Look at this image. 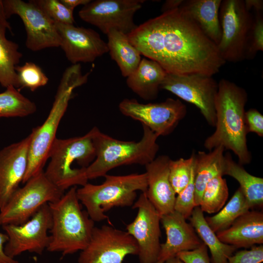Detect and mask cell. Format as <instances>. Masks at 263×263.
Masks as SVG:
<instances>
[{
	"mask_svg": "<svg viewBox=\"0 0 263 263\" xmlns=\"http://www.w3.org/2000/svg\"><path fill=\"white\" fill-rule=\"evenodd\" d=\"M127 36L141 55L168 74L213 76L226 63L216 45L179 8L150 19Z\"/></svg>",
	"mask_w": 263,
	"mask_h": 263,
	"instance_id": "cell-1",
	"label": "cell"
},
{
	"mask_svg": "<svg viewBox=\"0 0 263 263\" xmlns=\"http://www.w3.org/2000/svg\"><path fill=\"white\" fill-rule=\"evenodd\" d=\"M218 83L216 129L206 139L204 147L209 151L223 147L235 153L240 165L249 164L252 156L247 145L244 110L247 94L244 89L227 79H221Z\"/></svg>",
	"mask_w": 263,
	"mask_h": 263,
	"instance_id": "cell-2",
	"label": "cell"
},
{
	"mask_svg": "<svg viewBox=\"0 0 263 263\" xmlns=\"http://www.w3.org/2000/svg\"><path fill=\"white\" fill-rule=\"evenodd\" d=\"M90 75H83L80 64H72L64 71L58 87L55 100L45 121L33 129L29 148L27 170L22 184L43 171L48 159L60 122L73 95L74 90L88 81Z\"/></svg>",
	"mask_w": 263,
	"mask_h": 263,
	"instance_id": "cell-3",
	"label": "cell"
},
{
	"mask_svg": "<svg viewBox=\"0 0 263 263\" xmlns=\"http://www.w3.org/2000/svg\"><path fill=\"white\" fill-rule=\"evenodd\" d=\"M76 189L73 187L58 200L48 203L52 225L48 251L65 256L82 250L90 241L94 222L82 210Z\"/></svg>",
	"mask_w": 263,
	"mask_h": 263,
	"instance_id": "cell-4",
	"label": "cell"
},
{
	"mask_svg": "<svg viewBox=\"0 0 263 263\" xmlns=\"http://www.w3.org/2000/svg\"><path fill=\"white\" fill-rule=\"evenodd\" d=\"M143 135L138 142L119 140L94 127L93 140L95 158L86 169L88 180L104 176L111 169L123 165L146 166L156 157L159 147V136L145 125Z\"/></svg>",
	"mask_w": 263,
	"mask_h": 263,
	"instance_id": "cell-5",
	"label": "cell"
},
{
	"mask_svg": "<svg viewBox=\"0 0 263 263\" xmlns=\"http://www.w3.org/2000/svg\"><path fill=\"white\" fill-rule=\"evenodd\" d=\"M93 130L86 134L66 139L56 138L49 154L44 174L60 190L64 191L88 183L86 169L95 158Z\"/></svg>",
	"mask_w": 263,
	"mask_h": 263,
	"instance_id": "cell-6",
	"label": "cell"
},
{
	"mask_svg": "<svg viewBox=\"0 0 263 263\" xmlns=\"http://www.w3.org/2000/svg\"><path fill=\"white\" fill-rule=\"evenodd\" d=\"M100 185L87 183L76 189L79 201L94 222L109 219L105 212L114 207L132 206L136 191L146 192L147 180L146 173L124 175H105Z\"/></svg>",
	"mask_w": 263,
	"mask_h": 263,
	"instance_id": "cell-7",
	"label": "cell"
},
{
	"mask_svg": "<svg viewBox=\"0 0 263 263\" xmlns=\"http://www.w3.org/2000/svg\"><path fill=\"white\" fill-rule=\"evenodd\" d=\"M64 194L47 179L43 170L30 178L12 194L0 210V225H22L43 205L58 200Z\"/></svg>",
	"mask_w": 263,
	"mask_h": 263,
	"instance_id": "cell-8",
	"label": "cell"
},
{
	"mask_svg": "<svg viewBox=\"0 0 263 263\" xmlns=\"http://www.w3.org/2000/svg\"><path fill=\"white\" fill-rule=\"evenodd\" d=\"M253 17L243 0H222L219 9L221 39L217 47L226 62L245 59Z\"/></svg>",
	"mask_w": 263,
	"mask_h": 263,
	"instance_id": "cell-9",
	"label": "cell"
},
{
	"mask_svg": "<svg viewBox=\"0 0 263 263\" xmlns=\"http://www.w3.org/2000/svg\"><path fill=\"white\" fill-rule=\"evenodd\" d=\"M160 88L170 92L183 100L195 105L207 123L216 124L215 98L218 83L212 76L202 74H167Z\"/></svg>",
	"mask_w": 263,
	"mask_h": 263,
	"instance_id": "cell-10",
	"label": "cell"
},
{
	"mask_svg": "<svg viewBox=\"0 0 263 263\" xmlns=\"http://www.w3.org/2000/svg\"><path fill=\"white\" fill-rule=\"evenodd\" d=\"M135 239L127 231L110 225L94 226L90 241L80 251L78 263H123L128 255H137Z\"/></svg>",
	"mask_w": 263,
	"mask_h": 263,
	"instance_id": "cell-11",
	"label": "cell"
},
{
	"mask_svg": "<svg viewBox=\"0 0 263 263\" xmlns=\"http://www.w3.org/2000/svg\"><path fill=\"white\" fill-rule=\"evenodd\" d=\"M3 2L8 19L16 15L21 19L26 33L25 45L29 50L36 52L59 47L60 38L56 23L34 0H3Z\"/></svg>",
	"mask_w": 263,
	"mask_h": 263,
	"instance_id": "cell-12",
	"label": "cell"
},
{
	"mask_svg": "<svg viewBox=\"0 0 263 263\" xmlns=\"http://www.w3.org/2000/svg\"><path fill=\"white\" fill-rule=\"evenodd\" d=\"M125 116L140 122L160 136L170 134L186 116V105L179 99L168 98L159 103L143 104L135 99L125 98L119 104Z\"/></svg>",
	"mask_w": 263,
	"mask_h": 263,
	"instance_id": "cell-13",
	"label": "cell"
},
{
	"mask_svg": "<svg viewBox=\"0 0 263 263\" xmlns=\"http://www.w3.org/2000/svg\"><path fill=\"white\" fill-rule=\"evenodd\" d=\"M144 0H91L78 12L79 18L107 35L115 30L128 35L138 25L133 17L140 10Z\"/></svg>",
	"mask_w": 263,
	"mask_h": 263,
	"instance_id": "cell-14",
	"label": "cell"
},
{
	"mask_svg": "<svg viewBox=\"0 0 263 263\" xmlns=\"http://www.w3.org/2000/svg\"><path fill=\"white\" fill-rule=\"evenodd\" d=\"M52 225V214L47 203L22 225H2L8 236L4 247L5 253L14 259L25 251L41 255L50 243L48 231Z\"/></svg>",
	"mask_w": 263,
	"mask_h": 263,
	"instance_id": "cell-15",
	"label": "cell"
},
{
	"mask_svg": "<svg viewBox=\"0 0 263 263\" xmlns=\"http://www.w3.org/2000/svg\"><path fill=\"white\" fill-rule=\"evenodd\" d=\"M132 208L137 209V213L126 229L137 243L139 263H156L161 245V216L145 192L141 193Z\"/></svg>",
	"mask_w": 263,
	"mask_h": 263,
	"instance_id": "cell-16",
	"label": "cell"
},
{
	"mask_svg": "<svg viewBox=\"0 0 263 263\" xmlns=\"http://www.w3.org/2000/svg\"><path fill=\"white\" fill-rule=\"evenodd\" d=\"M55 23L60 38L59 47L72 64L93 62L109 52L107 42L93 29Z\"/></svg>",
	"mask_w": 263,
	"mask_h": 263,
	"instance_id": "cell-17",
	"label": "cell"
},
{
	"mask_svg": "<svg viewBox=\"0 0 263 263\" xmlns=\"http://www.w3.org/2000/svg\"><path fill=\"white\" fill-rule=\"evenodd\" d=\"M31 137L30 133L0 150V210L23 181L28 166Z\"/></svg>",
	"mask_w": 263,
	"mask_h": 263,
	"instance_id": "cell-18",
	"label": "cell"
},
{
	"mask_svg": "<svg viewBox=\"0 0 263 263\" xmlns=\"http://www.w3.org/2000/svg\"><path fill=\"white\" fill-rule=\"evenodd\" d=\"M186 220L175 210L161 216L166 240L161 244L156 263H165L178 253L195 249L203 243L194 227Z\"/></svg>",
	"mask_w": 263,
	"mask_h": 263,
	"instance_id": "cell-19",
	"label": "cell"
},
{
	"mask_svg": "<svg viewBox=\"0 0 263 263\" xmlns=\"http://www.w3.org/2000/svg\"><path fill=\"white\" fill-rule=\"evenodd\" d=\"M166 155L155 157L147 164L148 199L160 216L174 211L176 195L169 180V163Z\"/></svg>",
	"mask_w": 263,
	"mask_h": 263,
	"instance_id": "cell-20",
	"label": "cell"
},
{
	"mask_svg": "<svg viewBox=\"0 0 263 263\" xmlns=\"http://www.w3.org/2000/svg\"><path fill=\"white\" fill-rule=\"evenodd\" d=\"M216 235L222 242L237 249L263 244V212L249 210L238 218L230 227Z\"/></svg>",
	"mask_w": 263,
	"mask_h": 263,
	"instance_id": "cell-21",
	"label": "cell"
},
{
	"mask_svg": "<svg viewBox=\"0 0 263 263\" xmlns=\"http://www.w3.org/2000/svg\"><path fill=\"white\" fill-rule=\"evenodd\" d=\"M222 0H186L179 7L216 46L221 39L219 9Z\"/></svg>",
	"mask_w": 263,
	"mask_h": 263,
	"instance_id": "cell-22",
	"label": "cell"
},
{
	"mask_svg": "<svg viewBox=\"0 0 263 263\" xmlns=\"http://www.w3.org/2000/svg\"><path fill=\"white\" fill-rule=\"evenodd\" d=\"M167 72L157 62L144 58L127 78L128 87L145 100L157 98Z\"/></svg>",
	"mask_w": 263,
	"mask_h": 263,
	"instance_id": "cell-23",
	"label": "cell"
},
{
	"mask_svg": "<svg viewBox=\"0 0 263 263\" xmlns=\"http://www.w3.org/2000/svg\"><path fill=\"white\" fill-rule=\"evenodd\" d=\"M225 149L218 147L209 152L199 151L194 153V203L199 206L202 196L207 184L215 177L223 176Z\"/></svg>",
	"mask_w": 263,
	"mask_h": 263,
	"instance_id": "cell-24",
	"label": "cell"
},
{
	"mask_svg": "<svg viewBox=\"0 0 263 263\" xmlns=\"http://www.w3.org/2000/svg\"><path fill=\"white\" fill-rule=\"evenodd\" d=\"M107 36L111 57L117 63L122 76L127 77L138 67L141 55L131 42L127 35L112 30Z\"/></svg>",
	"mask_w": 263,
	"mask_h": 263,
	"instance_id": "cell-25",
	"label": "cell"
},
{
	"mask_svg": "<svg viewBox=\"0 0 263 263\" xmlns=\"http://www.w3.org/2000/svg\"><path fill=\"white\" fill-rule=\"evenodd\" d=\"M224 175L231 176L238 181L251 209L263 207V178L249 173L243 165L235 162L228 153L225 155Z\"/></svg>",
	"mask_w": 263,
	"mask_h": 263,
	"instance_id": "cell-26",
	"label": "cell"
},
{
	"mask_svg": "<svg viewBox=\"0 0 263 263\" xmlns=\"http://www.w3.org/2000/svg\"><path fill=\"white\" fill-rule=\"evenodd\" d=\"M189 220L199 238L209 249L212 263H228V258L237 249L219 239L216 233L208 225L199 206L194 207Z\"/></svg>",
	"mask_w": 263,
	"mask_h": 263,
	"instance_id": "cell-27",
	"label": "cell"
},
{
	"mask_svg": "<svg viewBox=\"0 0 263 263\" xmlns=\"http://www.w3.org/2000/svg\"><path fill=\"white\" fill-rule=\"evenodd\" d=\"M7 30L0 26V84L5 88L12 86L18 89L16 67L22 54L19 50V45L6 38Z\"/></svg>",
	"mask_w": 263,
	"mask_h": 263,
	"instance_id": "cell-28",
	"label": "cell"
},
{
	"mask_svg": "<svg viewBox=\"0 0 263 263\" xmlns=\"http://www.w3.org/2000/svg\"><path fill=\"white\" fill-rule=\"evenodd\" d=\"M250 209L248 202L239 188L219 211L212 216L205 217V219L210 228L216 233L228 228L238 218Z\"/></svg>",
	"mask_w": 263,
	"mask_h": 263,
	"instance_id": "cell-29",
	"label": "cell"
},
{
	"mask_svg": "<svg viewBox=\"0 0 263 263\" xmlns=\"http://www.w3.org/2000/svg\"><path fill=\"white\" fill-rule=\"evenodd\" d=\"M37 109L34 102L14 86L0 93V118L25 117L34 113Z\"/></svg>",
	"mask_w": 263,
	"mask_h": 263,
	"instance_id": "cell-30",
	"label": "cell"
},
{
	"mask_svg": "<svg viewBox=\"0 0 263 263\" xmlns=\"http://www.w3.org/2000/svg\"><path fill=\"white\" fill-rule=\"evenodd\" d=\"M223 175H218L206 185L199 207L203 212L217 213L224 206L228 197V188Z\"/></svg>",
	"mask_w": 263,
	"mask_h": 263,
	"instance_id": "cell-31",
	"label": "cell"
},
{
	"mask_svg": "<svg viewBox=\"0 0 263 263\" xmlns=\"http://www.w3.org/2000/svg\"><path fill=\"white\" fill-rule=\"evenodd\" d=\"M18 88L20 91L25 88L34 92L40 87L46 85L49 78L42 69L32 62H26L21 66L16 67Z\"/></svg>",
	"mask_w": 263,
	"mask_h": 263,
	"instance_id": "cell-32",
	"label": "cell"
},
{
	"mask_svg": "<svg viewBox=\"0 0 263 263\" xmlns=\"http://www.w3.org/2000/svg\"><path fill=\"white\" fill-rule=\"evenodd\" d=\"M194 159V153L187 159L181 158L176 160H170L169 180L176 194L181 192L188 184Z\"/></svg>",
	"mask_w": 263,
	"mask_h": 263,
	"instance_id": "cell-33",
	"label": "cell"
},
{
	"mask_svg": "<svg viewBox=\"0 0 263 263\" xmlns=\"http://www.w3.org/2000/svg\"><path fill=\"white\" fill-rule=\"evenodd\" d=\"M43 12L55 23L74 24L73 11L67 8L60 0H34Z\"/></svg>",
	"mask_w": 263,
	"mask_h": 263,
	"instance_id": "cell-34",
	"label": "cell"
},
{
	"mask_svg": "<svg viewBox=\"0 0 263 263\" xmlns=\"http://www.w3.org/2000/svg\"><path fill=\"white\" fill-rule=\"evenodd\" d=\"M194 159L188 184L176 197L174 210L180 213L186 220L190 217L195 207L194 203L195 186Z\"/></svg>",
	"mask_w": 263,
	"mask_h": 263,
	"instance_id": "cell-35",
	"label": "cell"
},
{
	"mask_svg": "<svg viewBox=\"0 0 263 263\" xmlns=\"http://www.w3.org/2000/svg\"><path fill=\"white\" fill-rule=\"evenodd\" d=\"M263 50V11L255 12L250 30L245 59H253L259 51Z\"/></svg>",
	"mask_w": 263,
	"mask_h": 263,
	"instance_id": "cell-36",
	"label": "cell"
},
{
	"mask_svg": "<svg viewBox=\"0 0 263 263\" xmlns=\"http://www.w3.org/2000/svg\"><path fill=\"white\" fill-rule=\"evenodd\" d=\"M263 262V244L254 245L249 249L238 251L228 259V263H261Z\"/></svg>",
	"mask_w": 263,
	"mask_h": 263,
	"instance_id": "cell-37",
	"label": "cell"
},
{
	"mask_svg": "<svg viewBox=\"0 0 263 263\" xmlns=\"http://www.w3.org/2000/svg\"><path fill=\"white\" fill-rule=\"evenodd\" d=\"M176 257L184 263H211L208 248L203 243L195 249L181 252Z\"/></svg>",
	"mask_w": 263,
	"mask_h": 263,
	"instance_id": "cell-38",
	"label": "cell"
},
{
	"mask_svg": "<svg viewBox=\"0 0 263 263\" xmlns=\"http://www.w3.org/2000/svg\"><path fill=\"white\" fill-rule=\"evenodd\" d=\"M245 122L247 132L263 136V115L257 110L250 109L245 112Z\"/></svg>",
	"mask_w": 263,
	"mask_h": 263,
	"instance_id": "cell-39",
	"label": "cell"
},
{
	"mask_svg": "<svg viewBox=\"0 0 263 263\" xmlns=\"http://www.w3.org/2000/svg\"><path fill=\"white\" fill-rule=\"evenodd\" d=\"M8 240V236L5 233L0 232V263H19L14 258L7 256L4 252V245Z\"/></svg>",
	"mask_w": 263,
	"mask_h": 263,
	"instance_id": "cell-40",
	"label": "cell"
},
{
	"mask_svg": "<svg viewBox=\"0 0 263 263\" xmlns=\"http://www.w3.org/2000/svg\"><path fill=\"white\" fill-rule=\"evenodd\" d=\"M183 1L184 0H167L162 5L161 11L163 13L178 8Z\"/></svg>",
	"mask_w": 263,
	"mask_h": 263,
	"instance_id": "cell-41",
	"label": "cell"
},
{
	"mask_svg": "<svg viewBox=\"0 0 263 263\" xmlns=\"http://www.w3.org/2000/svg\"><path fill=\"white\" fill-rule=\"evenodd\" d=\"M244 4L246 9L250 11L253 9L255 12L263 11V1L262 0H245Z\"/></svg>",
	"mask_w": 263,
	"mask_h": 263,
	"instance_id": "cell-42",
	"label": "cell"
},
{
	"mask_svg": "<svg viewBox=\"0 0 263 263\" xmlns=\"http://www.w3.org/2000/svg\"><path fill=\"white\" fill-rule=\"evenodd\" d=\"M60 2L67 8L73 11L74 9L80 5H85L91 0H60Z\"/></svg>",
	"mask_w": 263,
	"mask_h": 263,
	"instance_id": "cell-43",
	"label": "cell"
},
{
	"mask_svg": "<svg viewBox=\"0 0 263 263\" xmlns=\"http://www.w3.org/2000/svg\"><path fill=\"white\" fill-rule=\"evenodd\" d=\"M0 26H3L12 32L10 23L8 22L5 14L3 0H0Z\"/></svg>",
	"mask_w": 263,
	"mask_h": 263,
	"instance_id": "cell-44",
	"label": "cell"
},
{
	"mask_svg": "<svg viewBox=\"0 0 263 263\" xmlns=\"http://www.w3.org/2000/svg\"><path fill=\"white\" fill-rule=\"evenodd\" d=\"M165 263H184L180 259L177 257L168 260Z\"/></svg>",
	"mask_w": 263,
	"mask_h": 263,
	"instance_id": "cell-45",
	"label": "cell"
}]
</instances>
